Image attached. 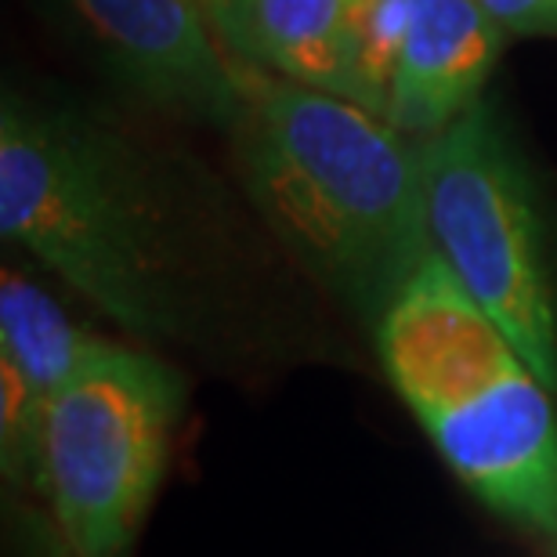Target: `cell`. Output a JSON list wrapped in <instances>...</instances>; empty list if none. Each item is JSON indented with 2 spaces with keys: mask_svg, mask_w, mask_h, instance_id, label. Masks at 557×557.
<instances>
[{
  "mask_svg": "<svg viewBox=\"0 0 557 557\" xmlns=\"http://www.w3.org/2000/svg\"><path fill=\"white\" fill-rule=\"evenodd\" d=\"M106 348L109 341L73 322L70 311L48 289L29 283L15 269H4L0 275V355H8L29 376L44 403Z\"/></svg>",
  "mask_w": 557,
  "mask_h": 557,
  "instance_id": "9c48e42d",
  "label": "cell"
},
{
  "mask_svg": "<svg viewBox=\"0 0 557 557\" xmlns=\"http://www.w3.org/2000/svg\"><path fill=\"white\" fill-rule=\"evenodd\" d=\"M507 33L557 37V0H478Z\"/></svg>",
  "mask_w": 557,
  "mask_h": 557,
  "instance_id": "8fae6325",
  "label": "cell"
},
{
  "mask_svg": "<svg viewBox=\"0 0 557 557\" xmlns=\"http://www.w3.org/2000/svg\"><path fill=\"white\" fill-rule=\"evenodd\" d=\"M344 0H236L228 51L283 81L348 98Z\"/></svg>",
  "mask_w": 557,
  "mask_h": 557,
  "instance_id": "ba28073f",
  "label": "cell"
},
{
  "mask_svg": "<svg viewBox=\"0 0 557 557\" xmlns=\"http://www.w3.org/2000/svg\"><path fill=\"white\" fill-rule=\"evenodd\" d=\"M434 253L557 395V300L536 182L496 102L420 141Z\"/></svg>",
  "mask_w": 557,
  "mask_h": 557,
  "instance_id": "277c9868",
  "label": "cell"
},
{
  "mask_svg": "<svg viewBox=\"0 0 557 557\" xmlns=\"http://www.w3.org/2000/svg\"><path fill=\"white\" fill-rule=\"evenodd\" d=\"M185 381L109 344L44 406L40 488L76 557H127L163 482Z\"/></svg>",
  "mask_w": 557,
  "mask_h": 557,
  "instance_id": "5b68a950",
  "label": "cell"
},
{
  "mask_svg": "<svg viewBox=\"0 0 557 557\" xmlns=\"http://www.w3.org/2000/svg\"><path fill=\"white\" fill-rule=\"evenodd\" d=\"M98 54L145 102L232 131L247 62L188 0H70Z\"/></svg>",
  "mask_w": 557,
  "mask_h": 557,
  "instance_id": "8992f818",
  "label": "cell"
},
{
  "mask_svg": "<svg viewBox=\"0 0 557 557\" xmlns=\"http://www.w3.org/2000/svg\"><path fill=\"white\" fill-rule=\"evenodd\" d=\"M203 11V18L210 22V29L218 33L221 44L228 48V37H232V22H236V0H188Z\"/></svg>",
  "mask_w": 557,
  "mask_h": 557,
  "instance_id": "7c38bea8",
  "label": "cell"
},
{
  "mask_svg": "<svg viewBox=\"0 0 557 557\" xmlns=\"http://www.w3.org/2000/svg\"><path fill=\"white\" fill-rule=\"evenodd\" d=\"M384 373L449 471L557 554L554 392L434 253L373 326Z\"/></svg>",
  "mask_w": 557,
  "mask_h": 557,
  "instance_id": "3957f363",
  "label": "cell"
},
{
  "mask_svg": "<svg viewBox=\"0 0 557 557\" xmlns=\"http://www.w3.org/2000/svg\"><path fill=\"white\" fill-rule=\"evenodd\" d=\"M0 228L124 330L188 333L185 261L156 182L98 120L4 95Z\"/></svg>",
  "mask_w": 557,
  "mask_h": 557,
  "instance_id": "7a4b0ae2",
  "label": "cell"
},
{
  "mask_svg": "<svg viewBox=\"0 0 557 557\" xmlns=\"http://www.w3.org/2000/svg\"><path fill=\"white\" fill-rule=\"evenodd\" d=\"M413 0H344V62L348 98L387 120Z\"/></svg>",
  "mask_w": 557,
  "mask_h": 557,
  "instance_id": "30bf717a",
  "label": "cell"
},
{
  "mask_svg": "<svg viewBox=\"0 0 557 557\" xmlns=\"http://www.w3.org/2000/svg\"><path fill=\"white\" fill-rule=\"evenodd\" d=\"M228 135L258 214L373 330L434 258L420 141L351 98L250 62Z\"/></svg>",
  "mask_w": 557,
  "mask_h": 557,
  "instance_id": "6da1fadb",
  "label": "cell"
},
{
  "mask_svg": "<svg viewBox=\"0 0 557 557\" xmlns=\"http://www.w3.org/2000/svg\"><path fill=\"white\" fill-rule=\"evenodd\" d=\"M504 33L478 0H413L387 120L417 141L453 127L485 98Z\"/></svg>",
  "mask_w": 557,
  "mask_h": 557,
  "instance_id": "52a82bcc",
  "label": "cell"
}]
</instances>
